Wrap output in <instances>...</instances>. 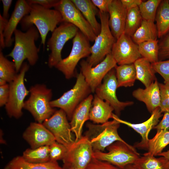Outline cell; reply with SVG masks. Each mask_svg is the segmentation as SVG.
Wrapping results in <instances>:
<instances>
[{
  "label": "cell",
  "instance_id": "4dcf8cb0",
  "mask_svg": "<svg viewBox=\"0 0 169 169\" xmlns=\"http://www.w3.org/2000/svg\"><path fill=\"white\" fill-rule=\"evenodd\" d=\"M169 144V131L160 130L152 138L149 139L143 149H146L151 155L158 156L163 149Z\"/></svg>",
  "mask_w": 169,
  "mask_h": 169
},
{
  "label": "cell",
  "instance_id": "7dc6e473",
  "mask_svg": "<svg viewBox=\"0 0 169 169\" xmlns=\"http://www.w3.org/2000/svg\"><path fill=\"white\" fill-rule=\"evenodd\" d=\"M124 8L128 10L131 9L139 7L142 2L141 0H120Z\"/></svg>",
  "mask_w": 169,
  "mask_h": 169
},
{
  "label": "cell",
  "instance_id": "44dd1931",
  "mask_svg": "<svg viewBox=\"0 0 169 169\" xmlns=\"http://www.w3.org/2000/svg\"><path fill=\"white\" fill-rule=\"evenodd\" d=\"M90 94L76 108L73 114L70 123L72 132L74 133L76 141L82 136L83 126L89 120V113L93 99Z\"/></svg>",
  "mask_w": 169,
  "mask_h": 169
},
{
  "label": "cell",
  "instance_id": "30bf717a",
  "mask_svg": "<svg viewBox=\"0 0 169 169\" xmlns=\"http://www.w3.org/2000/svg\"><path fill=\"white\" fill-rule=\"evenodd\" d=\"M78 31V28L73 24L63 22L52 32L47 42L51 51L48 61L49 67H55L62 60L61 52L64 45L74 38Z\"/></svg>",
  "mask_w": 169,
  "mask_h": 169
},
{
  "label": "cell",
  "instance_id": "9a60e30c",
  "mask_svg": "<svg viewBox=\"0 0 169 169\" xmlns=\"http://www.w3.org/2000/svg\"><path fill=\"white\" fill-rule=\"evenodd\" d=\"M117 64L111 53L107 55L102 61L94 67L92 66L86 60L81 61L80 72L92 93L95 92L106 74L115 68Z\"/></svg>",
  "mask_w": 169,
  "mask_h": 169
},
{
  "label": "cell",
  "instance_id": "1f68e13d",
  "mask_svg": "<svg viewBox=\"0 0 169 169\" xmlns=\"http://www.w3.org/2000/svg\"><path fill=\"white\" fill-rule=\"evenodd\" d=\"M49 146H45L35 149H26L22 156L26 161L34 163H44L49 161Z\"/></svg>",
  "mask_w": 169,
  "mask_h": 169
},
{
  "label": "cell",
  "instance_id": "9c48e42d",
  "mask_svg": "<svg viewBox=\"0 0 169 169\" xmlns=\"http://www.w3.org/2000/svg\"><path fill=\"white\" fill-rule=\"evenodd\" d=\"M72 42V48L69 56L62 59L55 67L67 79L74 76L75 67L79 60L88 57L91 54L90 41L80 31L73 38Z\"/></svg>",
  "mask_w": 169,
  "mask_h": 169
},
{
  "label": "cell",
  "instance_id": "cb8c5ba5",
  "mask_svg": "<svg viewBox=\"0 0 169 169\" xmlns=\"http://www.w3.org/2000/svg\"><path fill=\"white\" fill-rule=\"evenodd\" d=\"M89 23L95 33L97 35L101 30V24L95 16L99 11L90 0H71Z\"/></svg>",
  "mask_w": 169,
  "mask_h": 169
},
{
  "label": "cell",
  "instance_id": "7c38bea8",
  "mask_svg": "<svg viewBox=\"0 0 169 169\" xmlns=\"http://www.w3.org/2000/svg\"><path fill=\"white\" fill-rule=\"evenodd\" d=\"M118 88L115 69L114 68L106 74L95 92L99 98L108 102L112 106L115 114L119 116L121 111L126 107L133 105L134 102L131 101H120L116 95Z\"/></svg>",
  "mask_w": 169,
  "mask_h": 169
},
{
  "label": "cell",
  "instance_id": "d6986e66",
  "mask_svg": "<svg viewBox=\"0 0 169 169\" xmlns=\"http://www.w3.org/2000/svg\"><path fill=\"white\" fill-rule=\"evenodd\" d=\"M108 13L109 26L116 40L124 33L127 10L120 0H112L109 5Z\"/></svg>",
  "mask_w": 169,
  "mask_h": 169
},
{
  "label": "cell",
  "instance_id": "ba28073f",
  "mask_svg": "<svg viewBox=\"0 0 169 169\" xmlns=\"http://www.w3.org/2000/svg\"><path fill=\"white\" fill-rule=\"evenodd\" d=\"M29 66L27 62L23 63L19 74L9 83V92L8 101L6 104V112L10 117L18 119L23 115L25 97L29 93L24 83V78L28 70Z\"/></svg>",
  "mask_w": 169,
  "mask_h": 169
},
{
  "label": "cell",
  "instance_id": "7a4b0ae2",
  "mask_svg": "<svg viewBox=\"0 0 169 169\" xmlns=\"http://www.w3.org/2000/svg\"><path fill=\"white\" fill-rule=\"evenodd\" d=\"M29 13L22 19L20 23L23 30H27L34 25L41 38V44L44 49L48 32H53L57 25L63 22L62 15L58 10L45 8L38 4L30 5Z\"/></svg>",
  "mask_w": 169,
  "mask_h": 169
},
{
  "label": "cell",
  "instance_id": "484cf974",
  "mask_svg": "<svg viewBox=\"0 0 169 169\" xmlns=\"http://www.w3.org/2000/svg\"><path fill=\"white\" fill-rule=\"evenodd\" d=\"M132 165L137 169H169V160L163 156L156 158L147 152Z\"/></svg>",
  "mask_w": 169,
  "mask_h": 169
},
{
  "label": "cell",
  "instance_id": "b9f144b4",
  "mask_svg": "<svg viewBox=\"0 0 169 169\" xmlns=\"http://www.w3.org/2000/svg\"><path fill=\"white\" fill-rule=\"evenodd\" d=\"M26 1L30 5L38 4L48 9L56 7L59 3V0H27Z\"/></svg>",
  "mask_w": 169,
  "mask_h": 169
},
{
  "label": "cell",
  "instance_id": "74e56055",
  "mask_svg": "<svg viewBox=\"0 0 169 169\" xmlns=\"http://www.w3.org/2000/svg\"><path fill=\"white\" fill-rule=\"evenodd\" d=\"M151 65L155 73L163 78L164 83L169 84V59L151 63Z\"/></svg>",
  "mask_w": 169,
  "mask_h": 169
},
{
  "label": "cell",
  "instance_id": "60d3db41",
  "mask_svg": "<svg viewBox=\"0 0 169 169\" xmlns=\"http://www.w3.org/2000/svg\"><path fill=\"white\" fill-rule=\"evenodd\" d=\"M85 169H121L106 161L93 158Z\"/></svg>",
  "mask_w": 169,
  "mask_h": 169
},
{
  "label": "cell",
  "instance_id": "7bdbcfd3",
  "mask_svg": "<svg viewBox=\"0 0 169 169\" xmlns=\"http://www.w3.org/2000/svg\"><path fill=\"white\" fill-rule=\"evenodd\" d=\"M9 85L7 83L0 86V106L5 105L8 99Z\"/></svg>",
  "mask_w": 169,
  "mask_h": 169
},
{
  "label": "cell",
  "instance_id": "e0dca14e",
  "mask_svg": "<svg viewBox=\"0 0 169 169\" xmlns=\"http://www.w3.org/2000/svg\"><path fill=\"white\" fill-rule=\"evenodd\" d=\"M23 136L32 149L49 146L56 141L50 131L42 123L32 122L24 132Z\"/></svg>",
  "mask_w": 169,
  "mask_h": 169
},
{
  "label": "cell",
  "instance_id": "d6a6232c",
  "mask_svg": "<svg viewBox=\"0 0 169 169\" xmlns=\"http://www.w3.org/2000/svg\"><path fill=\"white\" fill-rule=\"evenodd\" d=\"M157 40L145 42L138 44V49L142 57L154 63L158 61L159 44Z\"/></svg>",
  "mask_w": 169,
  "mask_h": 169
},
{
  "label": "cell",
  "instance_id": "f5cc1de1",
  "mask_svg": "<svg viewBox=\"0 0 169 169\" xmlns=\"http://www.w3.org/2000/svg\"><path fill=\"white\" fill-rule=\"evenodd\" d=\"M3 169H8L6 167H5Z\"/></svg>",
  "mask_w": 169,
  "mask_h": 169
},
{
  "label": "cell",
  "instance_id": "6da1fadb",
  "mask_svg": "<svg viewBox=\"0 0 169 169\" xmlns=\"http://www.w3.org/2000/svg\"><path fill=\"white\" fill-rule=\"evenodd\" d=\"M14 34V46L7 56L13 59L18 73L20 71L24 60L27 59L29 64L32 66L37 62L39 48L36 46L35 41L38 39L40 34L34 25L30 27L25 32L16 29Z\"/></svg>",
  "mask_w": 169,
  "mask_h": 169
},
{
  "label": "cell",
  "instance_id": "277c9868",
  "mask_svg": "<svg viewBox=\"0 0 169 169\" xmlns=\"http://www.w3.org/2000/svg\"><path fill=\"white\" fill-rule=\"evenodd\" d=\"M101 124L87 123L85 133L94 151H103L109 146L116 141L126 142L119 136L118 129L120 123L115 119Z\"/></svg>",
  "mask_w": 169,
  "mask_h": 169
},
{
  "label": "cell",
  "instance_id": "e575fe53",
  "mask_svg": "<svg viewBox=\"0 0 169 169\" xmlns=\"http://www.w3.org/2000/svg\"><path fill=\"white\" fill-rule=\"evenodd\" d=\"M17 73L14 62L8 60L0 51V79L9 83L14 79Z\"/></svg>",
  "mask_w": 169,
  "mask_h": 169
},
{
  "label": "cell",
  "instance_id": "ffe728a7",
  "mask_svg": "<svg viewBox=\"0 0 169 169\" xmlns=\"http://www.w3.org/2000/svg\"><path fill=\"white\" fill-rule=\"evenodd\" d=\"M31 6L26 0H18L16 3L13 12L6 26L4 37L5 47L11 46L13 41L12 35L17 29L18 24L25 16L28 14Z\"/></svg>",
  "mask_w": 169,
  "mask_h": 169
},
{
  "label": "cell",
  "instance_id": "8992f818",
  "mask_svg": "<svg viewBox=\"0 0 169 169\" xmlns=\"http://www.w3.org/2000/svg\"><path fill=\"white\" fill-rule=\"evenodd\" d=\"M91 92L80 72L76 76V83L73 87L64 93L59 98L50 102L52 107H58L65 113L68 119L71 120L77 106Z\"/></svg>",
  "mask_w": 169,
  "mask_h": 169
},
{
  "label": "cell",
  "instance_id": "d4e9b609",
  "mask_svg": "<svg viewBox=\"0 0 169 169\" xmlns=\"http://www.w3.org/2000/svg\"><path fill=\"white\" fill-rule=\"evenodd\" d=\"M134 64L136 71V79L142 83L145 87L149 86L157 79L151 63L147 59L141 57Z\"/></svg>",
  "mask_w": 169,
  "mask_h": 169
},
{
  "label": "cell",
  "instance_id": "d590c367",
  "mask_svg": "<svg viewBox=\"0 0 169 169\" xmlns=\"http://www.w3.org/2000/svg\"><path fill=\"white\" fill-rule=\"evenodd\" d=\"M161 0H148L143 1L139 6L143 19L154 22Z\"/></svg>",
  "mask_w": 169,
  "mask_h": 169
},
{
  "label": "cell",
  "instance_id": "3957f363",
  "mask_svg": "<svg viewBox=\"0 0 169 169\" xmlns=\"http://www.w3.org/2000/svg\"><path fill=\"white\" fill-rule=\"evenodd\" d=\"M30 95L24 101L23 109L28 110L38 122L43 123L56 111L50 105L52 90L44 84H38L31 87Z\"/></svg>",
  "mask_w": 169,
  "mask_h": 169
},
{
  "label": "cell",
  "instance_id": "5bb4252c",
  "mask_svg": "<svg viewBox=\"0 0 169 169\" xmlns=\"http://www.w3.org/2000/svg\"><path fill=\"white\" fill-rule=\"evenodd\" d=\"M65 113L60 109L55 111L43 124L52 133L56 141L65 146L68 149L75 142Z\"/></svg>",
  "mask_w": 169,
  "mask_h": 169
},
{
  "label": "cell",
  "instance_id": "816d5d0a",
  "mask_svg": "<svg viewBox=\"0 0 169 169\" xmlns=\"http://www.w3.org/2000/svg\"><path fill=\"white\" fill-rule=\"evenodd\" d=\"M62 168H63V169H72L68 167H67L64 165L63 166Z\"/></svg>",
  "mask_w": 169,
  "mask_h": 169
},
{
  "label": "cell",
  "instance_id": "4316f807",
  "mask_svg": "<svg viewBox=\"0 0 169 169\" xmlns=\"http://www.w3.org/2000/svg\"><path fill=\"white\" fill-rule=\"evenodd\" d=\"M118 88L133 86L136 79V71L134 63L117 66L115 68Z\"/></svg>",
  "mask_w": 169,
  "mask_h": 169
},
{
  "label": "cell",
  "instance_id": "f907efd6",
  "mask_svg": "<svg viewBox=\"0 0 169 169\" xmlns=\"http://www.w3.org/2000/svg\"><path fill=\"white\" fill-rule=\"evenodd\" d=\"M125 169H137L133 165H131L127 166Z\"/></svg>",
  "mask_w": 169,
  "mask_h": 169
},
{
  "label": "cell",
  "instance_id": "ab89813d",
  "mask_svg": "<svg viewBox=\"0 0 169 169\" xmlns=\"http://www.w3.org/2000/svg\"><path fill=\"white\" fill-rule=\"evenodd\" d=\"M159 44L158 61L169 59V31Z\"/></svg>",
  "mask_w": 169,
  "mask_h": 169
},
{
  "label": "cell",
  "instance_id": "8fae6325",
  "mask_svg": "<svg viewBox=\"0 0 169 169\" xmlns=\"http://www.w3.org/2000/svg\"><path fill=\"white\" fill-rule=\"evenodd\" d=\"M91 144L85 136L75 141L63 159V165L72 169H85L93 158Z\"/></svg>",
  "mask_w": 169,
  "mask_h": 169
},
{
  "label": "cell",
  "instance_id": "8d00e7d4",
  "mask_svg": "<svg viewBox=\"0 0 169 169\" xmlns=\"http://www.w3.org/2000/svg\"><path fill=\"white\" fill-rule=\"evenodd\" d=\"M49 161H57L63 160L68 151V149L64 145L56 141L49 146Z\"/></svg>",
  "mask_w": 169,
  "mask_h": 169
},
{
  "label": "cell",
  "instance_id": "7402d4cb",
  "mask_svg": "<svg viewBox=\"0 0 169 169\" xmlns=\"http://www.w3.org/2000/svg\"><path fill=\"white\" fill-rule=\"evenodd\" d=\"M157 79L149 86L145 89L138 88L132 93L133 97L137 100L143 102L149 112L151 113L159 107L160 94Z\"/></svg>",
  "mask_w": 169,
  "mask_h": 169
},
{
  "label": "cell",
  "instance_id": "2e32d148",
  "mask_svg": "<svg viewBox=\"0 0 169 169\" xmlns=\"http://www.w3.org/2000/svg\"><path fill=\"white\" fill-rule=\"evenodd\" d=\"M111 54L119 65L134 63L141 57L138 45L124 33L116 39Z\"/></svg>",
  "mask_w": 169,
  "mask_h": 169
},
{
  "label": "cell",
  "instance_id": "5b68a950",
  "mask_svg": "<svg viewBox=\"0 0 169 169\" xmlns=\"http://www.w3.org/2000/svg\"><path fill=\"white\" fill-rule=\"evenodd\" d=\"M107 152L94 151L93 157L109 162L121 169L134 164L140 156L135 147L126 142L116 141L106 148Z\"/></svg>",
  "mask_w": 169,
  "mask_h": 169
},
{
  "label": "cell",
  "instance_id": "c3c4849f",
  "mask_svg": "<svg viewBox=\"0 0 169 169\" xmlns=\"http://www.w3.org/2000/svg\"><path fill=\"white\" fill-rule=\"evenodd\" d=\"M3 3V17L8 19V11L10 8L12 4L13 0H2Z\"/></svg>",
  "mask_w": 169,
  "mask_h": 169
},
{
  "label": "cell",
  "instance_id": "4fadbf2b",
  "mask_svg": "<svg viewBox=\"0 0 169 169\" xmlns=\"http://www.w3.org/2000/svg\"><path fill=\"white\" fill-rule=\"evenodd\" d=\"M54 8L61 13L63 22L73 24L90 41H94L97 35L89 23L71 0H60Z\"/></svg>",
  "mask_w": 169,
  "mask_h": 169
},
{
  "label": "cell",
  "instance_id": "83f0119b",
  "mask_svg": "<svg viewBox=\"0 0 169 169\" xmlns=\"http://www.w3.org/2000/svg\"><path fill=\"white\" fill-rule=\"evenodd\" d=\"M131 37L138 45L145 42L157 40L156 25L154 22L143 19L140 26Z\"/></svg>",
  "mask_w": 169,
  "mask_h": 169
},
{
  "label": "cell",
  "instance_id": "681fc988",
  "mask_svg": "<svg viewBox=\"0 0 169 169\" xmlns=\"http://www.w3.org/2000/svg\"><path fill=\"white\" fill-rule=\"evenodd\" d=\"M158 156H163L169 160V150L165 152H162Z\"/></svg>",
  "mask_w": 169,
  "mask_h": 169
},
{
  "label": "cell",
  "instance_id": "f6af8a7d",
  "mask_svg": "<svg viewBox=\"0 0 169 169\" xmlns=\"http://www.w3.org/2000/svg\"><path fill=\"white\" fill-rule=\"evenodd\" d=\"M112 0H91L93 4L100 12L108 13L109 7Z\"/></svg>",
  "mask_w": 169,
  "mask_h": 169
},
{
  "label": "cell",
  "instance_id": "ac0fdd59",
  "mask_svg": "<svg viewBox=\"0 0 169 169\" xmlns=\"http://www.w3.org/2000/svg\"><path fill=\"white\" fill-rule=\"evenodd\" d=\"M159 107L156 109L152 113L151 116L143 122L135 124L122 120L113 113L112 119L117 120L120 123L125 125L132 129L141 136V141L136 143L135 147L143 149L149 140L148 135L151 129H153L159 122V119L162 116Z\"/></svg>",
  "mask_w": 169,
  "mask_h": 169
},
{
  "label": "cell",
  "instance_id": "f35d334b",
  "mask_svg": "<svg viewBox=\"0 0 169 169\" xmlns=\"http://www.w3.org/2000/svg\"><path fill=\"white\" fill-rule=\"evenodd\" d=\"M160 94L159 108L161 112H169V84L159 83Z\"/></svg>",
  "mask_w": 169,
  "mask_h": 169
},
{
  "label": "cell",
  "instance_id": "f1b7e54d",
  "mask_svg": "<svg viewBox=\"0 0 169 169\" xmlns=\"http://www.w3.org/2000/svg\"><path fill=\"white\" fill-rule=\"evenodd\" d=\"M8 169H63L57 161L34 163L26 161L22 156L13 158L5 166Z\"/></svg>",
  "mask_w": 169,
  "mask_h": 169
},
{
  "label": "cell",
  "instance_id": "ee69618b",
  "mask_svg": "<svg viewBox=\"0 0 169 169\" xmlns=\"http://www.w3.org/2000/svg\"><path fill=\"white\" fill-rule=\"evenodd\" d=\"M153 129H156V131H169V112L164 113L162 119Z\"/></svg>",
  "mask_w": 169,
  "mask_h": 169
},
{
  "label": "cell",
  "instance_id": "f546056e",
  "mask_svg": "<svg viewBox=\"0 0 169 169\" xmlns=\"http://www.w3.org/2000/svg\"><path fill=\"white\" fill-rule=\"evenodd\" d=\"M155 20L158 38H162L169 31V0L161 1L156 11Z\"/></svg>",
  "mask_w": 169,
  "mask_h": 169
},
{
  "label": "cell",
  "instance_id": "836d02e7",
  "mask_svg": "<svg viewBox=\"0 0 169 169\" xmlns=\"http://www.w3.org/2000/svg\"><path fill=\"white\" fill-rule=\"evenodd\" d=\"M142 20L138 7L127 10L124 33L131 37L140 26Z\"/></svg>",
  "mask_w": 169,
  "mask_h": 169
},
{
  "label": "cell",
  "instance_id": "52a82bcc",
  "mask_svg": "<svg viewBox=\"0 0 169 169\" xmlns=\"http://www.w3.org/2000/svg\"><path fill=\"white\" fill-rule=\"evenodd\" d=\"M101 30L96 36L93 45L91 46L90 55L86 61L92 66H95L111 53L116 39L112 35L109 25L108 13L99 11Z\"/></svg>",
  "mask_w": 169,
  "mask_h": 169
},
{
  "label": "cell",
  "instance_id": "603a6c76",
  "mask_svg": "<svg viewBox=\"0 0 169 169\" xmlns=\"http://www.w3.org/2000/svg\"><path fill=\"white\" fill-rule=\"evenodd\" d=\"M113 108L107 102L95 94L92 101L89 113V120L97 124H103L112 118Z\"/></svg>",
  "mask_w": 169,
  "mask_h": 169
},
{
  "label": "cell",
  "instance_id": "bcb514c9",
  "mask_svg": "<svg viewBox=\"0 0 169 169\" xmlns=\"http://www.w3.org/2000/svg\"><path fill=\"white\" fill-rule=\"evenodd\" d=\"M8 21V19L3 18L0 14V51L5 47L4 33Z\"/></svg>",
  "mask_w": 169,
  "mask_h": 169
}]
</instances>
